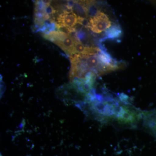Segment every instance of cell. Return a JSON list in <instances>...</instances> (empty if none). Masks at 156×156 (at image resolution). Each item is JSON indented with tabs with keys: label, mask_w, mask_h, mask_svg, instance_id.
Wrapping results in <instances>:
<instances>
[{
	"label": "cell",
	"mask_w": 156,
	"mask_h": 156,
	"mask_svg": "<svg viewBox=\"0 0 156 156\" xmlns=\"http://www.w3.org/2000/svg\"><path fill=\"white\" fill-rule=\"evenodd\" d=\"M127 95L121 94L119 98L110 95H104L96 93L93 89L86 95L84 102L80 107H88L92 114L100 122H108L116 120L122 106L128 101Z\"/></svg>",
	"instance_id": "obj_2"
},
{
	"label": "cell",
	"mask_w": 156,
	"mask_h": 156,
	"mask_svg": "<svg viewBox=\"0 0 156 156\" xmlns=\"http://www.w3.org/2000/svg\"><path fill=\"white\" fill-rule=\"evenodd\" d=\"M112 22L107 14L100 11L94 17L89 18L86 27L95 34H99L112 26Z\"/></svg>",
	"instance_id": "obj_5"
},
{
	"label": "cell",
	"mask_w": 156,
	"mask_h": 156,
	"mask_svg": "<svg viewBox=\"0 0 156 156\" xmlns=\"http://www.w3.org/2000/svg\"><path fill=\"white\" fill-rule=\"evenodd\" d=\"M123 30L120 25L115 24L105 30L104 37L101 39V42L106 40L120 41L119 39L122 36Z\"/></svg>",
	"instance_id": "obj_7"
},
{
	"label": "cell",
	"mask_w": 156,
	"mask_h": 156,
	"mask_svg": "<svg viewBox=\"0 0 156 156\" xmlns=\"http://www.w3.org/2000/svg\"><path fill=\"white\" fill-rule=\"evenodd\" d=\"M73 10L79 17L86 19L89 17L88 9L83 4L75 2L73 6Z\"/></svg>",
	"instance_id": "obj_9"
},
{
	"label": "cell",
	"mask_w": 156,
	"mask_h": 156,
	"mask_svg": "<svg viewBox=\"0 0 156 156\" xmlns=\"http://www.w3.org/2000/svg\"><path fill=\"white\" fill-rule=\"evenodd\" d=\"M43 37L57 45L69 56L73 54V52L76 41L79 40L75 34L71 36L60 30L51 31L48 33L44 34Z\"/></svg>",
	"instance_id": "obj_3"
},
{
	"label": "cell",
	"mask_w": 156,
	"mask_h": 156,
	"mask_svg": "<svg viewBox=\"0 0 156 156\" xmlns=\"http://www.w3.org/2000/svg\"><path fill=\"white\" fill-rule=\"evenodd\" d=\"M74 1L75 2L83 4L85 5L86 6L87 8L90 4L96 2V0H74Z\"/></svg>",
	"instance_id": "obj_11"
},
{
	"label": "cell",
	"mask_w": 156,
	"mask_h": 156,
	"mask_svg": "<svg viewBox=\"0 0 156 156\" xmlns=\"http://www.w3.org/2000/svg\"><path fill=\"white\" fill-rule=\"evenodd\" d=\"M104 48H100L101 51L97 54L75 53L70 56V80L84 79L90 74L99 77L124 69L125 62L114 59Z\"/></svg>",
	"instance_id": "obj_1"
},
{
	"label": "cell",
	"mask_w": 156,
	"mask_h": 156,
	"mask_svg": "<svg viewBox=\"0 0 156 156\" xmlns=\"http://www.w3.org/2000/svg\"><path fill=\"white\" fill-rule=\"evenodd\" d=\"M53 0H36L35 9L36 10H46L50 6Z\"/></svg>",
	"instance_id": "obj_10"
},
{
	"label": "cell",
	"mask_w": 156,
	"mask_h": 156,
	"mask_svg": "<svg viewBox=\"0 0 156 156\" xmlns=\"http://www.w3.org/2000/svg\"><path fill=\"white\" fill-rule=\"evenodd\" d=\"M55 24L56 28L65 29L66 33L70 34L76 32L75 27L80 24L79 17L73 10L66 9L58 14Z\"/></svg>",
	"instance_id": "obj_4"
},
{
	"label": "cell",
	"mask_w": 156,
	"mask_h": 156,
	"mask_svg": "<svg viewBox=\"0 0 156 156\" xmlns=\"http://www.w3.org/2000/svg\"><path fill=\"white\" fill-rule=\"evenodd\" d=\"M101 51L100 48L94 47L86 46L82 44L81 41L78 40L76 41L74 48L73 54L80 53L83 54H95L98 53Z\"/></svg>",
	"instance_id": "obj_8"
},
{
	"label": "cell",
	"mask_w": 156,
	"mask_h": 156,
	"mask_svg": "<svg viewBox=\"0 0 156 156\" xmlns=\"http://www.w3.org/2000/svg\"><path fill=\"white\" fill-rule=\"evenodd\" d=\"M142 119L146 128L156 138V108L142 112Z\"/></svg>",
	"instance_id": "obj_6"
}]
</instances>
